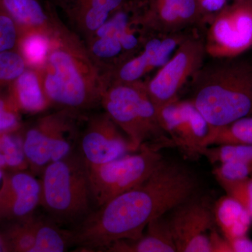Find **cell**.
I'll list each match as a JSON object with an SVG mask.
<instances>
[{"label": "cell", "mask_w": 252, "mask_h": 252, "mask_svg": "<svg viewBox=\"0 0 252 252\" xmlns=\"http://www.w3.org/2000/svg\"><path fill=\"white\" fill-rule=\"evenodd\" d=\"M196 180L178 164L162 160L140 185L91 212L72 230L78 252H106L114 243L136 240L152 220L193 196Z\"/></svg>", "instance_id": "cell-1"}, {"label": "cell", "mask_w": 252, "mask_h": 252, "mask_svg": "<svg viewBox=\"0 0 252 252\" xmlns=\"http://www.w3.org/2000/svg\"><path fill=\"white\" fill-rule=\"evenodd\" d=\"M39 69L51 106L83 114L100 105L108 85L106 73L80 36L61 19L51 34L45 64Z\"/></svg>", "instance_id": "cell-2"}, {"label": "cell", "mask_w": 252, "mask_h": 252, "mask_svg": "<svg viewBox=\"0 0 252 252\" xmlns=\"http://www.w3.org/2000/svg\"><path fill=\"white\" fill-rule=\"evenodd\" d=\"M215 60L203 64L191 79L190 99L210 126V132L252 116V63L238 58Z\"/></svg>", "instance_id": "cell-3"}, {"label": "cell", "mask_w": 252, "mask_h": 252, "mask_svg": "<svg viewBox=\"0 0 252 252\" xmlns=\"http://www.w3.org/2000/svg\"><path fill=\"white\" fill-rule=\"evenodd\" d=\"M39 177V206L58 224H79L91 213L87 165L79 152L49 164Z\"/></svg>", "instance_id": "cell-4"}, {"label": "cell", "mask_w": 252, "mask_h": 252, "mask_svg": "<svg viewBox=\"0 0 252 252\" xmlns=\"http://www.w3.org/2000/svg\"><path fill=\"white\" fill-rule=\"evenodd\" d=\"M100 106L128 137L135 152L150 142L157 149L173 146L160 126L157 106L147 94L144 81L109 83Z\"/></svg>", "instance_id": "cell-5"}, {"label": "cell", "mask_w": 252, "mask_h": 252, "mask_svg": "<svg viewBox=\"0 0 252 252\" xmlns=\"http://www.w3.org/2000/svg\"><path fill=\"white\" fill-rule=\"evenodd\" d=\"M82 115L59 109L38 118L22 130L23 152L30 172L39 176L49 164L74 152L80 135Z\"/></svg>", "instance_id": "cell-6"}, {"label": "cell", "mask_w": 252, "mask_h": 252, "mask_svg": "<svg viewBox=\"0 0 252 252\" xmlns=\"http://www.w3.org/2000/svg\"><path fill=\"white\" fill-rule=\"evenodd\" d=\"M143 2L129 0L94 33L89 41V51L94 59L118 65L140 52L152 36L142 23Z\"/></svg>", "instance_id": "cell-7"}, {"label": "cell", "mask_w": 252, "mask_h": 252, "mask_svg": "<svg viewBox=\"0 0 252 252\" xmlns=\"http://www.w3.org/2000/svg\"><path fill=\"white\" fill-rule=\"evenodd\" d=\"M162 157L158 149L144 144L137 152L99 165H88L93 203L97 208L147 180Z\"/></svg>", "instance_id": "cell-8"}, {"label": "cell", "mask_w": 252, "mask_h": 252, "mask_svg": "<svg viewBox=\"0 0 252 252\" xmlns=\"http://www.w3.org/2000/svg\"><path fill=\"white\" fill-rule=\"evenodd\" d=\"M207 56L234 59L252 48V0H233L208 23Z\"/></svg>", "instance_id": "cell-9"}, {"label": "cell", "mask_w": 252, "mask_h": 252, "mask_svg": "<svg viewBox=\"0 0 252 252\" xmlns=\"http://www.w3.org/2000/svg\"><path fill=\"white\" fill-rule=\"evenodd\" d=\"M206 56L204 38L188 36L155 75L144 81L146 91L157 108L179 99L182 88L203 67Z\"/></svg>", "instance_id": "cell-10"}, {"label": "cell", "mask_w": 252, "mask_h": 252, "mask_svg": "<svg viewBox=\"0 0 252 252\" xmlns=\"http://www.w3.org/2000/svg\"><path fill=\"white\" fill-rule=\"evenodd\" d=\"M157 109L160 126L173 146L190 158L203 156L211 127L193 102L177 99Z\"/></svg>", "instance_id": "cell-11"}, {"label": "cell", "mask_w": 252, "mask_h": 252, "mask_svg": "<svg viewBox=\"0 0 252 252\" xmlns=\"http://www.w3.org/2000/svg\"><path fill=\"white\" fill-rule=\"evenodd\" d=\"M172 210L167 220L177 252H211L210 233L216 224L214 208L191 197Z\"/></svg>", "instance_id": "cell-12"}, {"label": "cell", "mask_w": 252, "mask_h": 252, "mask_svg": "<svg viewBox=\"0 0 252 252\" xmlns=\"http://www.w3.org/2000/svg\"><path fill=\"white\" fill-rule=\"evenodd\" d=\"M79 148L88 165L105 163L135 152L128 137L106 112L85 118Z\"/></svg>", "instance_id": "cell-13"}, {"label": "cell", "mask_w": 252, "mask_h": 252, "mask_svg": "<svg viewBox=\"0 0 252 252\" xmlns=\"http://www.w3.org/2000/svg\"><path fill=\"white\" fill-rule=\"evenodd\" d=\"M188 36L182 32L151 36L138 54L107 72L108 84L142 80L146 74L165 64Z\"/></svg>", "instance_id": "cell-14"}, {"label": "cell", "mask_w": 252, "mask_h": 252, "mask_svg": "<svg viewBox=\"0 0 252 252\" xmlns=\"http://www.w3.org/2000/svg\"><path fill=\"white\" fill-rule=\"evenodd\" d=\"M0 186V225L34 213L40 204V183L28 170L4 172Z\"/></svg>", "instance_id": "cell-15"}, {"label": "cell", "mask_w": 252, "mask_h": 252, "mask_svg": "<svg viewBox=\"0 0 252 252\" xmlns=\"http://www.w3.org/2000/svg\"><path fill=\"white\" fill-rule=\"evenodd\" d=\"M142 22L152 35L180 32L200 24L196 0H144Z\"/></svg>", "instance_id": "cell-16"}, {"label": "cell", "mask_w": 252, "mask_h": 252, "mask_svg": "<svg viewBox=\"0 0 252 252\" xmlns=\"http://www.w3.org/2000/svg\"><path fill=\"white\" fill-rule=\"evenodd\" d=\"M74 31L88 42L113 13L129 0H58ZM83 39V40H84Z\"/></svg>", "instance_id": "cell-17"}, {"label": "cell", "mask_w": 252, "mask_h": 252, "mask_svg": "<svg viewBox=\"0 0 252 252\" xmlns=\"http://www.w3.org/2000/svg\"><path fill=\"white\" fill-rule=\"evenodd\" d=\"M0 6L14 20L18 34L37 32L51 36L59 20L50 5L41 0H0Z\"/></svg>", "instance_id": "cell-18"}, {"label": "cell", "mask_w": 252, "mask_h": 252, "mask_svg": "<svg viewBox=\"0 0 252 252\" xmlns=\"http://www.w3.org/2000/svg\"><path fill=\"white\" fill-rule=\"evenodd\" d=\"M7 92L21 113L37 114L51 106L44 92L39 69L26 67L10 84Z\"/></svg>", "instance_id": "cell-19"}, {"label": "cell", "mask_w": 252, "mask_h": 252, "mask_svg": "<svg viewBox=\"0 0 252 252\" xmlns=\"http://www.w3.org/2000/svg\"><path fill=\"white\" fill-rule=\"evenodd\" d=\"M107 252H176L167 219L163 216L151 221L146 233L136 240H123L112 244Z\"/></svg>", "instance_id": "cell-20"}, {"label": "cell", "mask_w": 252, "mask_h": 252, "mask_svg": "<svg viewBox=\"0 0 252 252\" xmlns=\"http://www.w3.org/2000/svg\"><path fill=\"white\" fill-rule=\"evenodd\" d=\"M216 224L227 240L247 235L252 219L234 198L226 195L220 198L214 207Z\"/></svg>", "instance_id": "cell-21"}, {"label": "cell", "mask_w": 252, "mask_h": 252, "mask_svg": "<svg viewBox=\"0 0 252 252\" xmlns=\"http://www.w3.org/2000/svg\"><path fill=\"white\" fill-rule=\"evenodd\" d=\"M39 217L34 212L1 230L8 252H34Z\"/></svg>", "instance_id": "cell-22"}, {"label": "cell", "mask_w": 252, "mask_h": 252, "mask_svg": "<svg viewBox=\"0 0 252 252\" xmlns=\"http://www.w3.org/2000/svg\"><path fill=\"white\" fill-rule=\"evenodd\" d=\"M51 48V36L37 32L18 34L16 51L27 67L40 69L45 64Z\"/></svg>", "instance_id": "cell-23"}, {"label": "cell", "mask_w": 252, "mask_h": 252, "mask_svg": "<svg viewBox=\"0 0 252 252\" xmlns=\"http://www.w3.org/2000/svg\"><path fill=\"white\" fill-rule=\"evenodd\" d=\"M22 128L0 132V169L3 172L29 170L23 152Z\"/></svg>", "instance_id": "cell-24"}, {"label": "cell", "mask_w": 252, "mask_h": 252, "mask_svg": "<svg viewBox=\"0 0 252 252\" xmlns=\"http://www.w3.org/2000/svg\"><path fill=\"white\" fill-rule=\"evenodd\" d=\"M221 144L252 145V116L240 118L210 132L207 147Z\"/></svg>", "instance_id": "cell-25"}, {"label": "cell", "mask_w": 252, "mask_h": 252, "mask_svg": "<svg viewBox=\"0 0 252 252\" xmlns=\"http://www.w3.org/2000/svg\"><path fill=\"white\" fill-rule=\"evenodd\" d=\"M203 156L212 164L238 162L252 164V145L221 144L205 149Z\"/></svg>", "instance_id": "cell-26"}, {"label": "cell", "mask_w": 252, "mask_h": 252, "mask_svg": "<svg viewBox=\"0 0 252 252\" xmlns=\"http://www.w3.org/2000/svg\"><path fill=\"white\" fill-rule=\"evenodd\" d=\"M26 67V63L17 51L0 52V93L6 90Z\"/></svg>", "instance_id": "cell-27"}, {"label": "cell", "mask_w": 252, "mask_h": 252, "mask_svg": "<svg viewBox=\"0 0 252 252\" xmlns=\"http://www.w3.org/2000/svg\"><path fill=\"white\" fill-rule=\"evenodd\" d=\"M21 112L10 97L7 89L0 93V132L22 128Z\"/></svg>", "instance_id": "cell-28"}, {"label": "cell", "mask_w": 252, "mask_h": 252, "mask_svg": "<svg viewBox=\"0 0 252 252\" xmlns=\"http://www.w3.org/2000/svg\"><path fill=\"white\" fill-rule=\"evenodd\" d=\"M213 174L220 185L240 182L252 175V164L238 162H226L219 164Z\"/></svg>", "instance_id": "cell-29"}, {"label": "cell", "mask_w": 252, "mask_h": 252, "mask_svg": "<svg viewBox=\"0 0 252 252\" xmlns=\"http://www.w3.org/2000/svg\"><path fill=\"white\" fill-rule=\"evenodd\" d=\"M18 39V31L16 23L0 6V52L16 51Z\"/></svg>", "instance_id": "cell-30"}, {"label": "cell", "mask_w": 252, "mask_h": 252, "mask_svg": "<svg viewBox=\"0 0 252 252\" xmlns=\"http://www.w3.org/2000/svg\"><path fill=\"white\" fill-rule=\"evenodd\" d=\"M220 185L227 195L236 200L246 210L252 219V178Z\"/></svg>", "instance_id": "cell-31"}, {"label": "cell", "mask_w": 252, "mask_h": 252, "mask_svg": "<svg viewBox=\"0 0 252 252\" xmlns=\"http://www.w3.org/2000/svg\"><path fill=\"white\" fill-rule=\"evenodd\" d=\"M228 0H196L200 14V24H207L223 9Z\"/></svg>", "instance_id": "cell-32"}, {"label": "cell", "mask_w": 252, "mask_h": 252, "mask_svg": "<svg viewBox=\"0 0 252 252\" xmlns=\"http://www.w3.org/2000/svg\"><path fill=\"white\" fill-rule=\"evenodd\" d=\"M210 242L211 252H232L228 240L217 232L215 227L210 232Z\"/></svg>", "instance_id": "cell-33"}, {"label": "cell", "mask_w": 252, "mask_h": 252, "mask_svg": "<svg viewBox=\"0 0 252 252\" xmlns=\"http://www.w3.org/2000/svg\"><path fill=\"white\" fill-rule=\"evenodd\" d=\"M232 252H252V240L247 235L227 240Z\"/></svg>", "instance_id": "cell-34"}, {"label": "cell", "mask_w": 252, "mask_h": 252, "mask_svg": "<svg viewBox=\"0 0 252 252\" xmlns=\"http://www.w3.org/2000/svg\"><path fill=\"white\" fill-rule=\"evenodd\" d=\"M0 252H8L7 247L1 230H0Z\"/></svg>", "instance_id": "cell-35"}, {"label": "cell", "mask_w": 252, "mask_h": 252, "mask_svg": "<svg viewBox=\"0 0 252 252\" xmlns=\"http://www.w3.org/2000/svg\"><path fill=\"white\" fill-rule=\"evenodd\" d=\"M3 173H4V172L2 171V170L0 169V181L1 180V177H2Z\"/></svg>", "instance_id": "cell-36"}]
</instances>
